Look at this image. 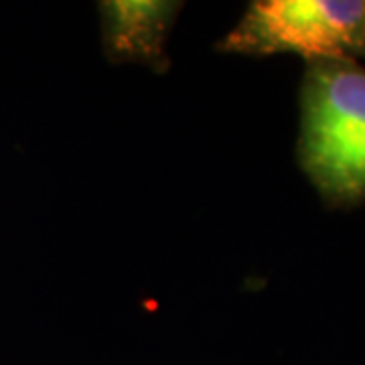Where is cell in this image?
<instances>
[{
    "label": "cell",
    "mask_w": 365,
    "mask_h": 365,
    "mask_svg": "<svg viewBox=\"0 0 365 365\" xmlns=\"http://www.w3.org/2000/svg\"><path fill=\"white\" fill-rule=\"evenodd\" d=\"M297 160L329 209L365 203V67L309 59L300 81Z\"/></svg>",
    "instance_id": "1"
},
{
    "label": "cell",
    "mask_w": 365,
    "mask_h": 365,
    "mask_svg": "<svg viewBox=\"0 0 365 365\" xmlns=\"http://www.w3.org/2000/svg\"><path fill=\"white\" fill-rule=\"evenodd\" d=\"M217 51L365 59V0H254Z\"/></svg>",
    "instance_id": "2"
},
{
    "label": "cell",
    "mask_w": 365,
    "mask_h": 365,
    "mask_svg": "<svg viewBox=\"0 0 365 365\" xmlns=\"http://www.w3.org/2000/svg\"><path fill=\"white\" fill-rule=\"evenodd\" d=\"M102 43L114 63H144L163 73L169 69L165 45L182 2L106 0L100 2Z\"/></svg>",
    "instance_id": "3"
}]
</instances>
